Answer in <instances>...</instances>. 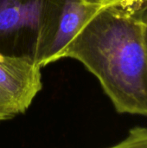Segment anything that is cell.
<instances>
[{
    "label": "cell",
    "mask_w": 147,
    "mask_h": 148,
    "mask_svg": "<svg viewBox=\"0 0 147 148\" xmlns=\"http://www.w3.org/2000/svg\"><path fill=\"white\" fill-rule=\"evenodd\" d=\"M146 10L142 1L114 0L85 25L62 56L81 62L121 114L147 116Z\"/></svg>",
    "instance_id": "cell-1"
},
{
    "label": "cell",
    "mask_w": 147,
    "mask_h": 148,
    "mask_svg": "<svg viewBox=\"0 0 147 148\" xmlns=\"http://www.w3.org/2000/svg\"><path fill=\"white\" fill-rule=\"evenodd\" d=\"M114 0H49L40 36L36 62L41 67L54 62L78 33L103 7Z\"/></svg>",
    "instance_id": "cell-2"
},
{
    "label": "cell",
    "mask_w": 147,
    "mask_h": 148,
    "mask_svg": "<svg viewBox=\"0 0 147 148\" xmlns=\"http://www.w3.org/2000/svg\"><path fill=\"white\" fill-rule=\"evenodd\" d=\"M49 0H0V55L36 62Z\"/></svg>",
    "instance_id": "cell-3"
},
{
    "label": "cell",
    "mask_w": 147,
    "mask_h": 148,
    "mask_svg": "<svg viewBox=\"0 0 147 148\" xmlns=\"http://www.w3.org/2000/svg\"><path fill=\"white\" fill-rule=\"evenodd\" d=\"M42 88L41 67L35 61L0 55V121L23 114Z\"/></svg>",
    "instance_id": "cell-4"
},
{
    "label": "cell",
    "mask_w": 147,
    "mask_h": 148,
    "mask_svg": "<svg viewBox=\"0 0 147 148\" xmlns=\"http://www.w3.org/2000/svg\"><path fill=\"white\" fill-rule=\"evenodd\" d=\"M108 148H147V128L133 127L125 140Z\"/></svg>",
    "instance_id": "cell-5"
},
{
    "label": "cell",
    "mask_w": 147,
    "mask_h": 148,
    "mask_svg": "<svg viewBox=\"0 0 147 148\" xmlns=\"http://www.w3.org/2000/svg\"><path fill=\"white\" fill-rule=\"evenodd\" d=\"M144 27H145V40H146L147 50V10L144 14Z\"/></svg>",
    "instance_id": "cell-6"
},
{
    "label": "cell",
    "mask_w": 147,
    "mask_h": 148,
    "mask_svg": "<svg viewBox=\"0 0 147 148\" xmlns=\"http://www.w3.org/2000/svg\"><path fill=\"white\" fill-rule=\"evenodd\" d=\"M87 1H92V2H104L106 0H87Z\"/></svg>",
    "instance_id": "cell-7"
},
{
    "label": "cell",
    "mask_w": 147,
    "mask_h": 148,
    "mask_svg": "<svg viewBox=\"0 0 147 148\" xmlns=\"http://www.w3.org/2000/svg\"><path fill=\"white\" fill-rule=\"evenodd\" d=\"M143 2H144V3H147V0H143Z\"/></svg>",
    "instance_id": "cell-8"
},
{
    "label": "cell",
    "mask_w": 147,
    "mask_h": 148,
    "mask_svg": "<svg viewBox=\"0 0 147 148\" xmlns=\"http://www.w3.org/2000/svg\"><path fill=\"white\" fill-rule=\"evenodd\" d=\"M139 1H142V2H143V0H139Z\"/></svg>",
    "instance_id": "cell-9"
}]
</instances>
